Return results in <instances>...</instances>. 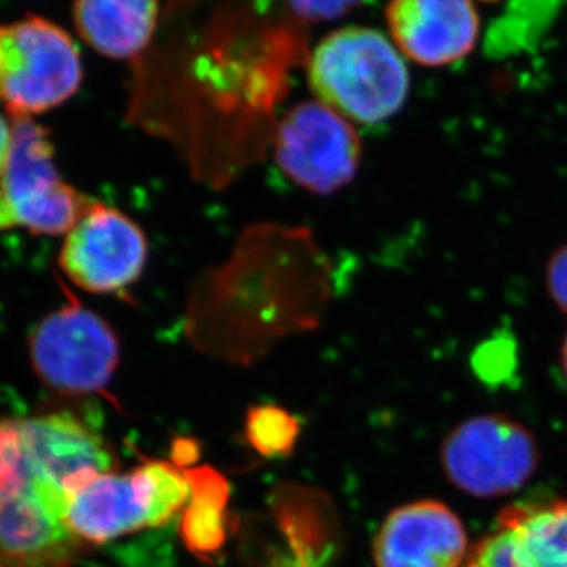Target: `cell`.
<instances>
[{"label": "cell", "instance_id": "cell-1", "mask_svg": "<svg viewBox=\"0 0 567 567\" xmlns=\"http://www.w3.org/2000/svg\"><path fill=\"white\" fill-rule=\"evenodd\" d=\"M78 482L30 419H0V567H70L85 553L66 527Z\"/></svg>", "mask_w": 567, "mask_h": 567}, {"label": "cell", "instance_id": "cell-2", "mask_svg": "<svg viewBox=\"0 0 567 567\" xmlns=\"http://www.w3.org/2000/svg\"><path fill=\"white\" fill-rule=\"evenodd\" d=\"M318 102L351 124L393 118L410 94V72L395 44L375 28L348 27L321 39L309 60Z\"/></svg>", "mask_w": 567, "mask_h": 567}, {"label": "cell", "instance_id": "cell-3", "mask_svg": "<svg viewBox=\"0 0 567 567\" xmlns=\"http://www.w3.org/2000/svg\"><path fill=\"white\" fill-rule=\"evenodd\" d=\"M11 150L0 177V231L66 236L94 200L64 183L49 128L33 118H11Z\"/></svg>", "mask_w": 567, "mask_h": 567}, {"label": "cell", "instance_id": "cell-4", "mask_svg": "<svg viewBox=\"0 0 567 567\" xmlns=\"http://www.w3.org/2000/svg\"><path fill=\"white\" fill-rule=\"evenodd\" d=\"M83 80L74 39L30 16L0 27V102L11 118H32L69 102Z\"/></svg>", "mask_w": 567, "mask_h": 567}, {"label": "cell", "instance_id": "cell-5", "mask_svg": "<svg viewBox=\"0 0 567 567\" xmlns=\"http://www.w3.org/2000/svg\"><path fill=\"white\" fill-rule=\"evenodd\" d=\"M441 465L449 482L472 498H499L535 476L540 449L524 424L485 413L466 419L444 437Z\"/></svg>", "mask_w": 567, "mask_h": 567}, {"label": "cell", "instance_id": "cell-6", "mask_svg": "<svg viewBox=\"0 0 567 567\" xmlns=\"http://www.w3.org/2000/svg\"><path fill=\"white\" fill-rule=\"evenodd\" d=\"M30 362L39 380L60 393H103L118 370L120 340L105 318L70 300L33 329Z\"/></svg>", "mask_w": 567, "mask_h": 567}, {"label": "cell", "instance_id": "cell-7", "mask_svg": "<svg viewBox=\"0 0 567 567\" xmlns=\"http://www.w3.org/2000/svg\"><path fill=\"white\" fill-rule=\"evenodd\" d=\"M362 145L348 120L320 102H301L285 114L276 138L279 169L300 188L329 195L359 172Z\"/></svg>", "mask_w": 567, "mask_h": 567}, {"label": "cell", "instance_id": "cell-8", "mask_svg": "<svg viewBox=\"0 0 567 567\" xmlns=\"http://www.w3.org/2000/svg\"><path fill=\"white\" fill-rule=\"evenodd\" d=\"M147 262L142 228L120 209L94 203L64 236L60 267L81 290L118 295L136 284Z\"/></svg>", "mask_w": 567, "mask_h": 567}, {"label": "cell", "instance_id": "cell-9", "mask_svg": "<svg viewBox=\"0 0 567 567\" xmlns=\"http://www.w3.org/2000/svg\"><path fill=\"white\" fill-rule=\"evenodd\" d=\"M471 544L460 516L435 499L391 511L373 542L377 567H463Z\"/></svg>", "mask_w": 567, "mask_h": 567}, {"label": "cell", "instance_id": "cell-10", "mask_svg": "<svg viewBox=\"0 0 567 567\" xmlns=\"http://www.w3.org/2000/svg\"><path fill=\"white\" fill-rule=\"evenodd\" d=\"M385 22L402 58L423 66L457 63L480 39V13L465 0H399Z\"/></svg>", "mask_w": 567, "mask_h": 567}, {"label": "cell", "instance_id": "cell-11", "mask_svg": "<svg viewBox=\"0 0 567 567\" xmlns=\"http://www.w3.org/2000/svg\"><path fill=\"white\" fill-rule=\"evenodd\" d=\"M463 567H567V499L504 508Z\"/></svg>", "mask_w": 567, "mask_h": 567}, {"label": "cell", "instance_id": "cell-12", "mask_svg": "<svg viewBox=\"0 0 567 567\" xmlns=\"http://www.w3.org/2000/svg\"><path fill=\"white\" fill-rule=\"evenodd\" d=\"M66 527L85 547L105 546L150 527V502L138 471L103 472L75 488Z\"/></svg>", "mask_w": 567, "mask_h": 567}, {"label": "cell", "instance_id": "cell-13", "mask_svg": "<svg viewBox=\"0 0 567 567\" xmlns=\"http://www.w3.org/2000/svg\"><path fill=\"white\" fill-rule=\"evenodd\" d=\"M75 28L97 54L131 60L150 44L158 22V4L151 0L75 2Z\"/></svg>", "mask_w": 567, "mask_h": 567}, {"label": "cell", "instance_id": "cell-14", "mask_svg": "<svg viewBox=\"0 0 567 567\" xmlns=\"http://www.w3.org/2000/svg\"><path fill=\"white\" fill-rule=\"evenodd\" d=\"M189 483V504L181 518V538L193 557L214 564L228 544L230 483L214 466H192L184 471Z\"/></svg>", "mask_w": 567, "mask_h": 567}, {"label": "cell", "instance_id": "cell-15", "mask_svg": "<svg viewBox=\"0 0 567 567\" xmlns=\"http://www.w3.org/2000/svg\"><path fill=\"white\" fill-rule=\"evenodd\" d=\"M150 502V529L172 524L189 504L186 474L169 461L147 460L136 466Z\"/></svg>", "mask_w": 567, "mask_h": 567}, {"label": "cell", "instance_id": "cell-16", "mask_svg": "<svg viewBox=\"0 0 567 567\" xmlns=\"http://www.w3.org/2000/svg\"><path fill=\"white\" fill-rule=\"evenodd\" d=\"M300 432V421L285 408L257 404L248 410L245 435L248 444L261 457L276 460L292 454Z\"/></svg>", "mask_w": 567, "mask_h": 567}, {"label": "cell", "instance_id": "cell-17", "mask_svg": "<svg viewBox=\"0 0 567 567\" xmlns=\"http://www.w3.org/2000/svg\"><path fill=\"white\" fill-rule=\"evenodd\" d=\"M546 287L558 309L567 315V243L547 262Z\"/></svg>", "mask_w": 567, "mask_h": 567}, {"label": "cell", "instance_id": "cell-18", "mask_svg": "<svg viewBox=\"0 0 567 567\" xmlns=\"http://www.w3.org/2000/svg\"><path fill=\"white\" fill-rule=\"evenodd\" d=\"M360 4L351 2H295L290 4L292 16L306 19V21H334L348 16L349 11L357 10Z\"/></svg>", "mask_w": 567, "mask_h": 567}, {"label": "cell", "instance_id": "cell-19", "mask_svg": "<svg viewBox=\"0 0 567 567\" xmlns=\"http://www.w3.org/2000/svg\"><path fill=\"white\" fill-rule=\"evenodd\" d=\"M198 455H200V446L197 441L188 440V437H178L173 441L172 463L181 471L192 468L193 463L198 460Z\"/></svg>", "mask_w": 567, "mask_h": 567}, {"label": "cell", "instance_id": "cell-20", "mask_svg": "<svg viewBox=\"0 0 567 567\" xmlns=\"http://www.w3.org/2000/svg\"><path fill=\"white\" fill-rule=\"evenodd\" d=\"M11 136H13V133H11V124H8L4 116L0 114V177H2V173H4L8 156H10Z\"/></svg>", "mask_w": 567, "mask_h": 567}, {"label": "cell", "instance_id": "cell-21", "mask_svg": "<svg viewBox=\"0 0 567 567\" xmlns=\"http://www.w3.org/2000/svg\"><path fill=\"white\" fill-rule=\"evenodd\" d=\"M563 370H564V375H566V382H567V334H566V340H564V346H563Z\"/></svg>", "mask_w": 567, "mask_h": 567}]
</instances>
